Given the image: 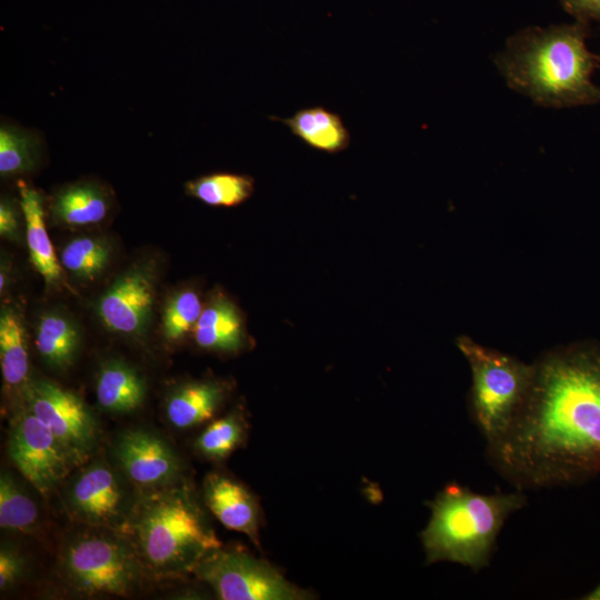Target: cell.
<instances>
[{
    "mask_svg": "<svg viewBox=\"0 0 600 600\" xmlns=\"http://www.w3.org/2000/svg\"><path fill=\"white\" fill-rule=\"evenodd\" d=\"M563 9L576 21L590 27L596 23L600 28V0H559Z\"/></svg>",
    "mask_w": 600,
    "mask_h": 600,
    "instance_id": "cell-29",
    "label": "cell"
},
{
    "mask_svg": "<svg viewBox=\"0 0 600 600\" xmlns=\"http://www.w3.org/2000/svg\"><path fill=\"white\" fill-rule=\"evenodd\" d=\"M193 336L200 348L220 352H237L247 339L239 309L222 293L213 296L203 307Z\"/></svg>",
    "mask_w": 600,
    "mask_h": 600,
    "instance_id": "cell-15",
    "label": "cell"
},
{
    "mask_svg": "<svg viewBox=\"0 0 600 600\" xmlns=\"http://www.w3.org/2000/svg\"><path fill=\"white\" fill-rule=\"evenodd\" d=\"M289 128L309 148L336 154L350 146L351 136L339 113L322 106L297 110L291 117H269Z\"/></svg>",
    "mask_w": 600,
    "mask_h": 600,
    "instance_id": "cell-14",
    "label": "cell"
},
{
    "mask_svg": "<svg viewBox=\"0 0 600 600\" xmlns=\"http://www.w3.org/2000/svg\"><path fill=\"white\" fill-rule=\"evenodd\" d=\"M528 396L487 444L494 470L519 490L576 484L600 473V344L556 347L534 362Z\"/></svg>",
    "mask_w": 600,
    "mask_h": 600,
    "instance_id": "cell-1",
    "label": "cell"
},
{
    "mask_svg": "<svg viewBox=\"0 0 600 600\" xmlns=\"http://www.w3.org/2000/svg\"><path fill=\"white\" fill-rule=\"evenodd\" d=\"M203 493L207 507L226 528L259 543V507L243 486L223 474L210 473Z\"/></svg>",
    "mask_w": 600,
    "mask_h": 600,
    "instance_id": "cell-13",
    "label": "cell"
},
{
    "mask_svg": "<svg viewBox=\"0 0 600 600\" xmlns=\"http://www.w3.org/2000/svg\"><path fill=\"white\" fill-rule=\"evenodd\" d=\"M0 234L10 240L19 238L18 208L9 198H2L0 202Z\"/></svg>",
    "mask_w": 600,
    "mask_h": 600,
    "instance_id": "cell-30",
    "label": "cell"
},
{
    "mask_svg": "<svg viewBox=\"0 0 600 600\" xmlns=\"http://www.w3.org/2000/svg\"><path fill=\"white\" fill-rule=\"evenodd\" d=\"M186 191L208 206L236 207L253 194L254 180L248 174L214 172L188 181Z\"/></svg>",
    "mask_w": 600,
    "mask_h": 600,
    "instance_id": "cell-22",
    "label": "cell"
},
{
    "mask_svg": "<svg viewBox=\"0 0 600 600\" xmlns=\"http://www.w3.org/2000/svg\"><path fill=\"white\" fill-rule=\"evenodd\" d=\"M99 406L116 413L138 409L146 396V384L140 374L120 360H110L99 370L96 383Z\"/></svg>",
    "mask_w": 600,
    "mask_h": 600,
    "instance_id": "cell-18",
    "label": "cell"
},
{
    "mask_svg": "<svg viewBox=\"0 0 600 600\" xmlns=\"http://www.w3.org/2000/svg\"><path fill=\"white\" fill-rule=\"evenodd\" d=\"M24 561L22 557L8 546L0 550V589L7 590L13 587L22 577Z\"/></svg>",
    "mask_w": 600,
    "mask_h": 600,
    "instance_id": "cell-28",
    "label": "cell"
},
{
    "mask_svg": "<svg viewBox=\"0 0 600 600\" xmlns=\"http://www.w3.org/2000/svg\"><path fill=\"white\" fill-rule=\"evenodd\" d=\"M110 198L98 183L81 181L58 190L51 201L53 219L69 227L96 224L106 219Z\"/></svg>",
    "mask_w": 600,
    "mask_h": 600,
    "instance_id": "cell-17",
    "label": "cell"
},
{
    "mask_svg": "<svg viewBox=\"0 0 600 600\" xmlns=\"http://www.w3.org/2000/svg\"><path fill=\"white\" fill-rule=\"evenodd\" d=\"M223 399L224 389L216 381L186 383L168 399V420L179 429L194 427L211 419Z\"/></svg>",
    "mask_w": 600,
    "mask_h": 600,
    "instance_id": "cell-19",
    "label": "cell"
},
{
    "mask_svg": "<svg viewBox=\"0 0 600 600\" xmlns=\"http://www.w3.org/2000/svg\"><path fill=\"white\" fill-rule=\"evenodd\" d=\"M40 139L28 130L9 122L0 127V173L21 174L34 169L40 157Z\"/></svg>",
    "mask_w": 600,
    "mask_h": 600,
    "instance_id": "cell-23",
    "label": "cell"
},
{
    "mask_svg": "<svg viewBox=\"0 0 600 600\" xmlns=\"http://www.w3.org/2000/svg\"><path fill=\"white\" fill-rule=\"evenodd\" d=\"M110 246L98 238L79 237L69 241L60 254L61 264L82 280H93L108 266Z\"/></svg>",
    "mask_w": 600,
    "mask_h": 600,
    "instance_id": "cell-24",
    "label": "cell"
},
{
    "mask_svg": "<svg viewBox=\"0 0 600 600\" xmlns=\"http://www.w3.org/2000/svg\"><path fill=\"white\" fill-rule=\"evenodd\" d=\"M38 508L7 471L0 476V527L2 529L30 530L37 522Z\"/></svg>",
    "mask_w": 600,
    "mask_h": 600,
    "instance_id": "cell-25",
    "label": "cell"
},
{
    "mask_svg": "<svg viewBox=\"0 0 600 600\" xmlns=\"http://www.w3.org/2000/svg\"><path fill=\"white\" fill-rule=\"evenodd\" d=\"M61 569L67 583L89 597L127 596L144 573L129 538L104 528L73 538L62 551Z\"/></svg>",
    "mask_w": 600,
    "mask_h": 600,
    "instance_id": "cell-6",
    "label": "cell"
},
{
    "mask_svg": "<svg viewBox=\"0 0 600 600\" xmlns=\"http://www.w3.org/2000/svg\"><path fill=\"white\" fill-rule=\"evenodd\" d=\"M152 273L147 267L132 268L100 297L97 312L108 329L131 336L144 332L154 300Z\"/></svg>",
    "mask_w": 600,
    "mask_h": 600,
    "instance_id": "cell-12",
    "label": "cell"
},
{
    "mask_svg": "<svg viewBox=\"0 0 600 600\" xmlns=\"http://www.w3.org/2000/svg\"><path fill=\"white\" fill-rule=\"evenodd\" d=\"M203 306L199 294L191 289L172 296L162 313V334L168 341H179L193 331L202 313Z\"/></svg>",
    "mask_w": 600,
    "mask_h": 600,
    "instance_id": "cell-26",
    "label": "cell"
},
{
    "mask_svg": "<svg viewBox=\"0 0 600 600\" xmlns=\"http://www.w3.org/2000/svg\"><path fill=\"white\" fill-rule=\"evenodd\" d=\"M221 600H298L307 593L263 560L238 550L209 552L193 569Z\"/></svg>",
    "mask_w": 600,
    "mask_h": 600,
    "instance_id": "cell-7",
    "label": "cell"
},
{
    "mask_svg": "<svg viewBox=\"0 0 600 600\" xmlns=\"http://www.w3.org/2000/svg\"><path fill=\"white\" fill-rule=\"evenodd\" d=\"M113 452L119 469L132 484L151 490L178 481V456L153 432L143 429L124 431L116 441Z\"/></svg>",
    "mask_w": 600,
    "mask_h": 600,
    "instance_id": "cell-11",
    "label": "cell"
},
{
    "mask_svg": "<svg viewBox=\"0 0 600 600\" xmlns=\"http://www.w3.org/2000/svg\"><path fill=\"white\" fill-rule=\"evenodd\" d=\"M590 27L579 21L528 27L506 41L494 63L509 88L547 108L600 103L592 81L598 54L587 46Z\"/></svg>",
    "mask_w": 600,
    "mask_h": 600,
    "instance_id": "cell-2",
    "label": "cell"
},
{
    "mask_svg": "<svg viewBox=\"0 0 600 600\" xmlns=\"http://www.w3.org/2000/svg\"><path fill=\"white\" fill-rule=\"evenodd\" d=\"M583 599L600 600V583L591 592L586 594Z\"/></svg>",
    "mask_w": 600,
    "mask_h": 600,
    "instance_id": "cell-31",
    "label": "cell"
},
{
    "mask_svg": "<svg viewBox=\"0 0 600 600\" xmlns=\"http://www.w3.org/2000/svg\"><path fill=\"white\" fill-rule=\"evenodd\" d=\"M130 484L121 470L102 460L94 461L68 483L64 491L67 510L89 526L123 533L138 499Z\"/></svg>",
    "mask_w": 600,
    "mask_h": 600,
    "instance_id": "cell-8",
    "label": "cell"
},
{
    "mask_svg": "<svg viewBox=\"0 0 600 600\" xmlns=\"http://www.w3.org/2000/svg\"><path fill=\"white\" fill-rule=\"evenodd\" d=\"M8 452L21 474L40 492H50L82 464L26 407L10 429Z\"/></svg>",
    "mask_w": 600,
    "mask_h": 600,
    "instance_id": "cell-9",
    "label": "cell"
},
{
    "mask_svg": "<svg viewBox=\"0 0 600 600\" xmlns=\"http://www.w3.org/2000/svg\"><path fill=\"white\" fill-rule=\"evenodd\" d=\"M18 189L30 261L48 286L54 284L61 279V267L46 229L42 196L22 180L18 182Z\"/></svg>",
    "mask_w": 600,
    "mask_h": 600,
    "instance_id": "cell-16",
    "label": "cell"
},
{
    "mask_svg": "<svg viewBox=\"0 0 600 600\" xmlns=\"http://www.w3.org/2000/svg\"><path fill=\"white\" fill-rule=\"evenodd\" d=\"M8 283V274L7 271L3 270V266L0 272V291L3 292Z\"/></svg>",
    "mask_w": 600,
    "mask_h": 600,
    "instance_id": "cell-32",
    "label": "cell"
},
{
    "mask_svg": "<svg viewBox=\"0 0 600 600\" xmlns=\"http://www.w3.org/2000/svg\"><path fill=\"white\" fill-rule=\"evenodd\" d=\"M123 534L144 572L161 579L192 572L221 547L191 489L178 482L138 497Z\"/></svg>",
    "mask_w": 600,
    "mask_h": 600,
    "instance_id": "cell-3",
    "label": "cell"
},
{
    "mask_svg": "<svg viewBox=\"0 0 600 600\" xmlns=\"http://www.w3.org/2000/svg\"><path fill=\"white\" fill-rule=\"evenodd\" d=\"M456 346L471 371L470 417L487 444L491 443L506 432L523 404L533 378V362L526 363L464 334L456 339Z\"/></svg>",
    "mask_w": 600,
    "mask_h": 600,
    "instance_id": "cell-5",
    "label": "cell"
},
{
    "mask_svg": "<svg viewBox=\"0 0 600 600\" xmlns=\"http://www.w3.org/2000/svg\"><path fill=\"white\" fill-rule=\"evenodd\" d=\"M598 69H600V54H598Z\"/></svg>",
    "mask_w": 600,
    "mask_h": 600,
    "instance_id": "cell-33",
    "label": "cell"
},
{
    "mask_svg": "<svg viewBox=\"0 0 600 600\" xmlns=\"http://www.w3.org/2000/svg\"><path fill=\"white\" fill-rule=\"evenodd\" d=\"M524 504L521 490L482 494L448 483L428 502L431 516L420 534L426 561H448L473 571L488 567L507 519Z\"/></svg>",
    "mask_w": 600,
    "mask_h": 600,
    "instance_id": "cell-4",
    "label": "cell"
},
{
    "mask_svg": "<svg viewBox=\"0 0 600 600\" xmlns=\"http://www.w3.org/2000/svg\"><path fill=\"white\" fill-rule=\"evenodd\" d=\"M0 364L8 384L26 383L29 371L27 333L20 313L11 307L2 308L0 314Z\"/></svg>",
    "mask_w": 600,
    "mask_h": 600,
    "instance_id": "cell-21",
    "label": "cell"
},
{
    "mask_svg": "<svg viewBox=\"0 0 600 600\" xmlns=\"http://www.w3.org/2000/svg\"><path fill=\"white\" fill-rule=\"evenodd\" d=\"M74 323L58 312L41 316L36 330V347L43 360L56 368H67L79 348Z\"/></svg>",
    "mask_w": 600,
    "mask_h": 600,
    "instance_id": "cell-20",
    "label": "cell"
},
{
    "mask_svg": "<svg viewBox=\"0 0 600 600\" xmlns=\"http://www.w3.org/2000/svg\"><path fill=\"white\" fill-rule=\"evenodd\" d=\"M24 407L83 463L97 439V423L88 407L59 384L34 379L23 388Z\"/></svg>",
    "mask_w": 600,
    "mask_h": 600,
    "instance_id": "cell-10",
    "label": "cell"
},
{
    "mask_svg": "<svg viewBox=\"0 0 600 600\" xmlns=\"http://www.w3.org/2000/svg\"><path fill=\"white\" fill-rule=\"evenodd\" d=\"M243 434L241 419L229 414L210 423L197 438L196 448L210 459H224L241 443Z\"/></svg>",
    "mask_w": 600,
    "mask_h": 600,
    "instance_id": "cell-27",
    "label": "cell"
}]
</instances>
